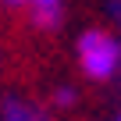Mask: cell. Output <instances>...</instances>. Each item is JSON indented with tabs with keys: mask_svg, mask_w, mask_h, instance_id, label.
<instances>
[{
	"mask_svg": "<svg viewBox=\"0 0 121 121\" xmlns=\"http://www.w3.org/2000/svg\"><path fill=\"white\" fill-rule=\"evenodd\" d=\"M78 64L89 78L107 82L121 71V39L103 32V29H89L78 36Z\"/></svg>",
	"mask_w": 121,
	"mask_h": 121,
	"instance_id": "6da1fadb",
	"label": "cell"
},
{
	"mask_svg": "<svg viewBox=\"0 0 121 121\" xmlns=\"http://www.w3.org/2000/svg\"><path fill=\"white\" fill-rule=\"evenodd\" d=\"M29 14L36 29H57L64 18V0H29Z\"/></svg>",
	"mask_w": 121,
	"mask_h": 121,
	"instance_id": "7a4b0ae2",
	"label": "cell"
},
{
	"mask_svg": "<svg viewBox=\"0 0 121 121\" xmlns=\"http://www.w3.org/2000/svg\"><path fill=\"white\" fill-rule=\"evenodd\" d=\"M0 117L4 121H50L36 103H29V100H4V110H0Z\"/></svg>",
	"mask_w": 121,
	"mask_h": 121,
	"instance_id": "3957f363",
	"label": "cell"
},
{
	"mask_svg": "<svg viewBox=\"0 0 121 121\" xmlns=\"http://www.w3.org/2000/svg\"><path fill=\"white\" fill-rule=\"evenodd\" d=\"M71 103H75V89L60 86V89L53 93V107H60V110H64V107H71Z\"/></svg>",
	"mask_w": 121,
	"mask_h": 121,
	"instance_id": "277c9868",
	"label": "cell"
},
{
	"mask_svg": "<svg viewBox=\"0 0 121 121\" xmlns=\"http://www.w3.org/2000/svg\"><path fill=\"white\" fill-rule=\"evenodd\" d=\"M107 14L114 18V25L121 29V0H110V4H107Z\"/></svg>",
	"mask_w": 121,
	"mask_h": 121,
	"instance_id": "5b68a950",
	"label": "cell"
},
{
	"mask_svg": "<svg viewBox=\"0 0 121 121\" xmlns=\"http://www.w3.org/2000/svg\"><path fill=\"white\" fill-rule=\"evenodd\" d=\"M0 4H7V7H25L29 0H0Z\"/></svg>",
	"mask_w": 121,
	"mask_h": 121,
	"instance_id": "8992f818",
	"label": "cell"
},
{
	"mask_svg": "<svg viewBox=\"0 0 121 121\" xmlns=\"http://www.w3.org/2000/svg\"><path fill=\"white\" fill-rule=\"evenodd\" d=\"M117 121H121V117H117Z\"/></svg>",
	"mask_w": 121,
	"mask_h": 121,
	"instance_id": "52a82bcc",
	"label": "cell"
}]
</instances>
